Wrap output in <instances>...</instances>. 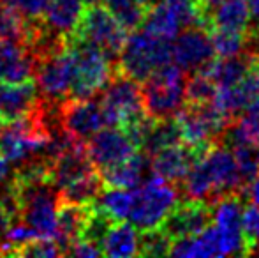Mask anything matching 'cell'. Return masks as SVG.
<instances>
[{
  "instance_id": "obj_1",
  "label": "cell",
  "mask_w": 259,
  "mask_h": 258,
  "mask_svg": "<svg viewBox=\"0 0 259 258\" xmlns=\"http://www.w3.org/2000/svg\"><path fill=\"white\" fill-rule=\"evenodd\" d=\"M178 188L184 198L205 200L210 203L224 195L242 193L243 184L233 151L221 141L211 145L194 163Z\"/></svg>"
},
{
  "instance_id": "obj_2",
  "label": "cell",
  "mask_w": 259,
  "mask_h": 258,
  "mask_svg": "<svg viewBox=\"0 0 259 258\" xmlns=\"http://www.w3.org/2000/svg\"><path fill=\"white\" fill-rule=\"evenodd\" d=\"M187 72L182 71L177 64L167 62L155 69L143 83L145 110L155 121L173 119L185 106V85H187Z\"/></svg>"
},
{
  "instance_id": "obj_3",
  "label": "cell",
  "mask_w": 259,
  "mask_h": 258,
  "mask_svg": "<svg viewBox=\"0 0 259 258\" xmlns=\"http://www.w3.org/2000/svg\"><path fill=\"white\" fill-rule=\"evenodd\" d=\"M167 62H171L169 41L155 38L145 28H138L127 35L116 60V71L143 83L155 69Z\"/></svg>"
},
{
  "instance_id": "obj_4",
  "label": "cell",
  "mask_w": 259,
  "mask_h": 258,
  "mask_svg": "<svg viewBox=\"0 0 259 258\" xmlns=\"http://www.w3.org/2000/svg\"><path fill=\"white\" fill-rule=\"evenodd\" d=\"M180 198L182 193L177 184L152 173L140 188L134 190V205L127 221L140 230L159 228Z\"/></svg>"
},
{
  "instance_id": "obj_5",
  "label": "cell",
  "mask_w": 259,
  "mask_h": 258,
  "mask_svg": "<svg viewBox=\"0 0 259 258\" xmlns=\"http://www.w3.org/2000/svg\"><path fill=\"white\" fill-rule=\"evenodd\" d=\"M106 126L129 129L145 117H148L143 104L141 83L115 71L108 85L99 94Z\"/></svg>"
},
{
  "instance_id": "obj_6",
  "label": "cell",
  "mask_w": 259,
  "mask_h": 258,
  "mask_svg": "<svg viewBox=\"0 0 259 258\" xmlns=\"http://www.w3.org/2000/svg\"><path fill=\"white\" fill-rule=\"evenodd\" d=\"M69 43L74 53V80L69 97L74 99L97 97L115 75V64L106 57L104 52L90 43L76 38H71Z\"/></svg>"
},
{
  "instance_id": "obj_7",
  "label": "cell",
  "mask_w": 259,
  "mask_h": 258,
  "mask_svg": "<svg viewBox=\"0 0 259 258\" xmlns=\"http://www.w3.org/2000/svg\"><path fill=\"white\" fill-rule=\"evenodd\" d=\"M35 87L39 97L53 104H60L71 96L74 80V53L69 41L37 57L35 62Z\"/></svg>"
},
{
  "instance_id": "obj_8",
  "label": "cell",
  "mask_w": 259,
  "mask_h": 258,
  "mask_svg": "<svg viewBox=\"0 0 259 258\" xmlns=\"http://www.w3.org/2000/svg\"><path fill=\"white\" fill-rule=\"evenodd\" d=\"M180 129V138L199 152H206L211 145L221 141L222 133L233 121L213 103L189 104L175 115Z\"/></svg>"
},
{
  "instance_id": "obj_9",
  "label": "cell",
  "mask_w": 259,
  "mask_h": 258,
  "mask_svg": "<svg viewBox=\"0 0 259 258\" xmlns=\"http://www.w3.org/2000/svg\"><path fill=\"white\" fill-rule=\"evenodd\" d=\"M72 38L97 46L116 67V60L127 39V30L116 21L103 2L87 4Z\"/></svg>"
},
{
  "instance_id": "obj_10",
  "label": "cell",
  "mask_w": 259,
  "mask_h": 258,
  "mask_svg": "<svg viewBox=\"0 0 259 258\" xmlns=\"http://www.w3.org/2000/svg\"><path fill=\"white\" fill-rule=\"evenodd\" d=\"M192 25L206 27V18L198 0H159L147 11L141 27L155 38L173 41L184 28Z\"/></svg>"
},
{
  "instance_id": "obj_11",
  "label": "cell",
  "mask_w": 259,
  "mask_h": 258,
  "mask_svg": "<svg viewBox=\"0 0 259 258\" xmlns=\"http://www.w3.org/2000/svg\"><path fill=\"white\" fill-rule=\"evenodd\" d=\"M243 198L229 193L211 203V225L221 239L222 256L247 255V239L243 234Z\"/></svg>"
},
{
  "instance_id": "obj_12",
  "label": "cell",
  "mask_w": 259,
  "mask_h": 258,
  "mask_svg": "<svg viewBox=\"0 0 259 258\" xmlns=\"http://www.w3.org/2000/svg\"><path fill=\"white\" fill-rule=\"evenodd\" d=\"M60 126L72 140L87 143L94 134L106 126V117L99 99H74L67 97L58 104Z\"/></svg>"
},
{
  "instance_id": "obj_13",
  "label": "cell",
  "mask_w": 259,
  "mask_h": 258,
  "mask_svg": "<svg viewBox=\"0 0 259 258\" xmlns=\"http://www.w3.org/2000/svg\"><path fill=\"white\" fill-rule=\"evenodd\" d=\"M215 57L210 30L201 25L187 27L173 39L171 62L177 64L187 75L201 69Z\"/></svg>"
},
{
  "instance_id": "obj_14",
  "label": "cell",
  "mask_w": 259,
  "mask_h": 258,
  "mask_svg": "<svg viewBox=\"0 0 259 258\" xmlns=\"http://www.w3.org/2000/svg\"><path fill=\"white\" fill-rule=\"evenodd\" d=\"M85 147L90 161L99 172L120 165L138 151L136 143L131 140L129 134L122 128H115V126L99 129L87 141Z\"/></svg>"
},
{
  "instance_id": "obj_15",
  "label": "cell",
  "mask_w": 259,
  "mask_h": 258,
  "mask_svg": "<svg viewBox=\"0 0 259 258\" xmlns=\"http://www.w3.org/2000/svg\"><path fill=\"white\" fill-rule=\"evenodd\" d=\"M211 223V203L205 200L184 198L177 203L169 216L160 225L164 232L169 235V239H180L196 235L201 230H205Z\"/></svg>"
},
{
  "instance_id": "obj_16",
  "label": "cell",
  "mask_w": 259,
  "mask_h": 258,
  "mask_svg": "<svg viewBox=\"0 0 259 258\" xmlns=\"http://www.w3.org/2000/svg\"><path fill=\"white\" fill-rule=\"evenodd\" d=\"M203 154L205 152L196 151L185 141H178L150 156L152 173L164 177L173 184H180Z\"/></svg>"
},
{
  "instance_id": "obj_17",
  "label": "cell",
  "mask_w": 259,
  "mask_h": 258,
  "mask_svg": "<svg viewBox=\"0 0 259 258\" xmlns=\"http://www.w3.org/2000/svg\"><path fill=\"white\" fill-rule=\"evenodd\" d=\"M35 55L25 41L0 39V83H21L34 78Z\"/></svg>"
},
{
  "instance_id": "obj_18",
  "label": "cell",
  "mask_w": 259,
  "mask_h": 258,
  "mask_svg": "<svg viewBox=\"0 0 259 258\" xmlns=\"http://www.w3.org/2000/svg\"><path fill=\"white\" fill-rule=\"evenodd\" d=\"M85 7V0H50L41 23L55 38L69 41L78 28Z\"/></svg>"
},
{
  "instance_id": "obj_19",
  "label": "cell",
  "mask_w": 259,
  "mask_h": 258,
  "mask_svg": "<svg viewBox=\"0 0 259 258\" xmlns=\"http://www.w3.org/2000/svg\"><path fill=\"white\" fill-rule=\"evenodd\" d=\"M37 87L32 80L21 83H0V117L16 121L34 110L37 103Z\"/></svg>"
},
{
  "instance_id": "obj_20",
  "label": "cell",
  "mask_w": 259,
  "mask_h": 258,
  "mask_svg": "<svg viewBox=\"0 0 259 258\" xmlns=\"http://www.w3.org/2000/svg\"><path fill=\"white\" fill-rule=\"evenodd\" d=\"M152 172L150 156L145 152L136 151L131 158L123 163L113 166L109 170L99 172L104 180V186L109 188H125V190H136L147 180V173Z\"/></svg>"
},
{
  "instance_id": "obj_21",
  "label": "cell",
  "mask_w": 259,
  "mask_h": 258,
  "mask_svg": "<svg viewBox=\"0 0 259 258\" xmlns=\"http://www.w3.org/2000/svg\"><path fill=\"white\" fill-rule=\"evenodd\" d=\"M92 212V203L90 205H76V203L62 202L58 207L57 216V239L62 253L67 255L69 248L81 237L85 225Z\"/></svg>"
},
{
  "instance_id": "obj_22",
  "label": "cell",
  "mask_w": 259,
  "mask_h": 258,
  "mask_svg": "<svg viewBox=\"0 0 259 258\" xmlns=\"http://www.w3.org/2000/svg\"><path fill=\"white\" fill-rule=\"evenodd\" d=\"M221 143L228 149H235L240 145L259 147V97L229 122L221 136Z\"/></svg>"
},
{
  "instance_id": "obj_23",
  "label": "cell",
  "mask_w": 259,
  "mask_h": 258,
  "mask_svg": "<svg viewBox=\"0 0 259 258\" xmlns=\"http://www.w3.org/2000/svg\"><path fill=\"white\" fill-rule=\"evenodd\" d=\"M104 256L129 258L140 255V228L131 221H113L101 242Z\"/></svg>"
},
{
  "instance_id": "obj_24",
  "label": "cell",
  "mask_w": 259,
  "mask_h": 258,
  "mask_svg": "<svg viewBox=\"0 0 259 258\" xmlns=\"http://www.w3.org/2000/svg\"><path fill=\"white\" fill-rule=\"evenodd\" d=\"M208 28L249 32L250 11L247 0H222L206 16Z\"/></svg>"
},
{
  "instance_id": "obj_25",
  "label": "cell",
  "mask_w": 259,
  "mask_h": 258,
  "mask_svg": "<svg viewBox=\"0 0 259 258\" xmlns=\"http://www.w3.org/2000/svg\"><path fill=\"white\" fill-rule=\"evenodd\" d=\"M113 221H127L134 205V190L104 186L92 203Z\"/></svg>"
},
{
  "instance_id": "obj_26",
  "label": "cell",
  "mask_w": 259,
  "mask_h": 258,
  "mask_svg": "<svg viewBox=\"0 0 259 258\" xmlns=\"http://www.w3.org/2000/svg\"><path fill=\"white\" fill-rule=\"evenodd\" d=\"M182 141L180 138V129H178L177 121L173 119H162V121H155L152 126L150 133L147 134V138L141 143L140 151L145 152L147 156H154L155 152L162 151V149L169 147Z\"/></svg>"
},
{
  "instance_id": "obj_27",
  "label": "cell",
  "mask_w": 259,
  "mask_h": 258,
  "mask_svg": "<svg viewBox=\"0 0 259 258\" xmlns=\"http://www.w3.org/2000/svg\"><path fill=\"white\" fill-rule=\"evenodd\" d=\"M208 30L217 57H235L249 52V32L226 30V28H208Z\"/></svg>"
},
{
  "instance_id": "obj_28",
  "label": "cell",
  "mask_w": 259,
  "mask_h": 258,
  "mask_svg": "<svg viewBox=\"0 0 259 258\" xmlns=\"http://www.w3.org/2000/svg\"><path fill=\"white\" fill-rule=\"evenodd\" d=\"M103 4L127 32L141 28L147 16V9L141 6L140 0H103Z\"/></svg>"
},
{
  "instance_id": "obj_29",
  "label": "cell",
  "mask_w": 259,
  "mask_h": 258,
  "mask_svg": "<svg viewBox=\"0 0 259 258\" xmlns=\"http://www.w3.org/2000/svg\"><path fill=\"white\" fill-rule=\"evenodd\" d=\"M0 39L27 41V21L7 0H0Z\"/></svg>"
},
{
  "instance_id": "obj_30",
  "label": "cell",
  "mask_w": 259,
  "mask_h": 258,
  "mask_svg": "<svg viewBox=\"0 0 259 258\" xmlns=\"http://www.w3.org/2000/svg\"><path fill=\"white\" fill-rule=\"evenodd\" d=\"M219 87L201 71L191 72L187 76V85H185V99L189 104H203L213 103L215 94Z\"/></svg>"
},
{
  "instance_id": "obj_31",
  "label": "cell",
  "mask_w": 259,
  "mask_h": 258,
  "mask_svg": "<svg viewBox=\"0 0 259 258\" xmlns=\"http://www.w3.org/2000/svg\"><path fill=\"white\" fill-rule=\"evenodd\" d=\"M171 239L162 228L140 230V256L169 255Z\"/></svg>"
},
{
  "instance_id": "obj_32",
  "label": "cell",
  "mask_w": 259,
  "mask_h": 258,
  "mask_svg": "<svg viewBox=\"0 0 259 258\" xmlns=\"http://www.w3.org/2000/svg\"><path fill=\"white\" fill-rule=\"evenodd\" d=\"M238 166V173L242 184L245 186L249 180L259 173V147L257 145H240V147L231 149Z\"/></svg>"
},
{
  "instance_id": "obj_33",
  "label": "cell",
  "mask_w": 259,
  "mask_h": 258,
  "mask_svg": "<svg viewBox=\"0 0 259 258\" xmlns=\"http://www.w3.org/2000/svg\"><path fill=\"white\" fill-rule=\"evenodd\" d=\"M243 234L247 239V255L259 256V205L243 209Z\"/></svg>"
},
{
  "instance_id": "obj_34",
  "label": "cell",
  "mask_w": 259,
  "mask_h": 258,
  "mask_svg": "<svg viewBox=\"0 0 259 258\" xmlns=\"http://www.w3.org/2000/svg\"><path fill=\"white\" fill-rule=\"evenodd\" d=\"M62 248L55 239H34L27 244L20 246L16 251V256H34V258H50L60 256Z\"/></svg>"
},
{
  "instance_id": "obj_35",
  "label": "cell",
  "mask_w": 259,
  "mask_h": 258,
  "mask_svg": "<svg viewBox=\"0 0 259 258\" xmlns=\"http://www.w3.org/2000/svg\"><path fill=\"white\" fill-rule=\"evenodd\" d=\"M7 2L25 18V21H39L42 20L50 0H7Z\"/></svg>"
},
{
  "instance_id": "obj_36",
  "label": "cell",
  "mask_w": 259,
  "mask_h": 258,
  "mask_svg": "<svg viewBox=\"0 0 259 258\" xmlns=\"http://www.w3.org/2000/svg\"><path fill=\"white\" fill-rule=\"evenodd\" d=\"M67 255L81 256V258H94V256L103 255V249H101V246L96 244V242H90V241H87V239H78V241L69 248Z\"/></svg>"
},
{
  "instance_id": "obj_37",
  "label": "cell",
  "mask_w": 259,
  "mask_h": 258,
  "mask_svg": "<svg viewBox=\"0 0 259 258\" xmlns=\"http://www.w3.org/2000/svg\"><path fill=\"white\" fill-rule=\"evenodd\" d=\"M240 195H242V198L245 200V202H249L250 205H259V173L243 186Z\"/></svg>"
},
{
  "instance_id": "obj_38",
  "label": "cell",
  "mask_w": 259,
  "mask_h": 258,
  "mask_svg": "<svg viewBox=\"0 0 259 258\" xmlns=\"http://www.w3.org/2000/svg\"><path fill=\"white\" fill-rule=\"evenodd\" d=\"M11 223H13V217H11V214L7 212L2 205H0V242L6 239V234H7V230H9Z\"/></svg>"
},
{
  "instance_id": "obj_39",
  "label": "cell",
  "mask_w": 259,
  "mask_h": 258,
  "mask_svg": "<svg viewBox=\"0 0 259 258\" xmlns=\"http://www.w3.org/2000/svg\"><path fill=\"white\" fill-rule=\"evenodd\" d=\"M250 11V27H259V0H247Z\"/></svg>"
},
{
  "instance_id": "obj_40",
  "label": "cell",
  "mask_w": 259,
  "mask_h": 258,
  "mask_svg": "<svg viewBox=\"0 0 259 258\" xmlns=\"http://www.w3.org/2000/svg\"><path fill=\"white\" fill-rule=\"evenodd\" d=\"M11 173H13L11 172V163L7 161L2 154H0V182H4L6 179H9Z\"/></svg>"
},
{
  "instance_id": "obj_41",
  "label": "cell",
  "mask_w": 259,
  "mask_h": 258,
  "mask_svg": "<svg viewBox=\"0 0 259 258\" xmlns=\"http://www.w3.org/2000/svg\"><path fill=\"white\" fill-rule=\"evenodd\" d=\"M221 2L222 0H198V4H199V7H201L203 14H205V18L208 16V13H210V11ZM206 27H208V23H206Z\"/></svg>"
},
{
  "instance_id": "obj_42",
  "label": "cell",
  "mask_w": 259,
  "mask_h": 258,
  "mask_svg": "<svg viewBox=\"0 0 259 258\" xmlns=\"http://www.w3.org/2000/svg\"><path fill=\"white\" fill-rule=\"evenodd\" d=\"M157 2H159V0H140V4H141V6H143L147 11L150 9V7H154Z\"/></svg>"
},
{
  "instance_id": "obj_43",
  "label": "cell",
  "mask_w": 259,
  "mask_h": 258,
  "mask_svg": "<svg viewBox=\"0 0 259 258\" xmlns=\"http://www.w3.org/2000/svg\"><path fill=\"white\" fill-rule=\"evenodd\" d=\"M87 4H99V2H103V0H85Z\"/></svg>"
},
{
  "instance_id": "obj_44",
  "label": "cell",
  "mask_w": 259,
  "mask_h": 258,
  "mask_svg": "<svg viewBox=\"0 0 259 258\" xmlns=\"http://www.w3.org/2000/svg\"><path fill=\"white\" fill-rule=\"evenodd\" d=\"M4 122H6V121H4V119L0 117V128H2V126H4Z\"/></svg>"
}]
</instances>
